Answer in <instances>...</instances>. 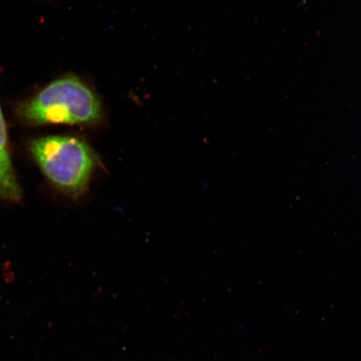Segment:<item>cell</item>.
Instances as JSON below:
<instances>
[{"instance_id":"obj_1","label":"cell","mask_w":361,"mask_h":361,"mask_svg":"<svg viewBox=\"0 0 361 361\" xmlns=\"http://www.w3.org/2000/svg\"><path fill=\"white\" fill-rule=\"evenodd\" d=\"M18 114L27 123L88 124L102 118V106L92 90L71 76L53 81L30 100L22 103Z\"/></svg>"},{"instance_id":"obj_2","label":"cell","mask_w":361,"mask_h":361,"mask_svg":"<svg viewBox=\"0 0 361 361\" xmlns=\"http://www.w3.org/2000/svg\"><path fill=\"white\" fill-rule=\"evenodd\" d=\"M30 151L56 187L72 196H80L87 189L96 162L87 142L68 135H49L31 142Z\"/></svg>"},{"instance_id":"obj_3","label":"cell","mask_w":361,"mask_h":361,"mask_svg":"<svg viewBox=\"0 0 361 361\" xmlns=\"http://www.w3.org/2000/svg\"><path fill=\"white\" fill-rule=\"evenodd\" d=\"M21 194L8 149L6 121L0 106V197L8 201H19Z\"/></svg>"}]
</instances>
